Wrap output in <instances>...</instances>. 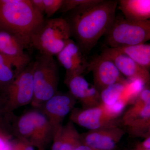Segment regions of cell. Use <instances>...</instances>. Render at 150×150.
I'll return each instance as SVG.
<instances>
[{
    "label": "cell",
    "mask_w": 150,
    "mask_h": 150,
    "mask_svg": "<svg viewBox=\"0 0 150 150\" xmlns=\"http://www.w3.org/2000/svg\"><path fill=\"white\" fill-rule=\"evenodd\" d=\"M16 117L13 112L8 110L4 94L0 91V130L13 136L12 125Z\"/></svg>",
    "instance_id": "7402d4cb"
},
{
    "label": "cell",
    "mask_w": 150,
    "mask_h": 150,
    "mask_svg": "<svg viewBox=\"0 0 150 150\" xmlns=\"http://www.w3.org/2000/svg\"><path fill=\"white\" fill-rule=\"evenodd\" d=\"M139 137H144L145 138L150 137V121L146 126L145 127L144 130L142 131Z\"/></svg>",
    "instance_id": "83f0119b"
},
{
    "label": "cell",
    "mask_w": 150,
    "mask_h": 150,
    "mask_svg": "<svg viewBox=\"0 0 150 150\" xmlns=\"http://www.w3.org/2000/svg\"><path fill=\"white\" fill-rule=\"evenodd\" d=\"M137 147L144 149H150V137L145 138V139L138 145Z\"/></svg>",
    "instance_id": "4316f807"
},
{
    "label": "cell",
    "mask_w": 150,
    "mask_h": 150,
    "mask_svg": "<svg viewBox=\"0 0 150 150\" xmlns=\"http://www.w3.org/2000/svg\"><path fill=\"white\" fill-rule=\"evenodd\" d=\"M71 112L70 121L89 131L119 123V117L101 104L90 108H74Z\"/></svg>",
    "instance_id": "ba28073f"
},
{
    "label": "cell",
    "mask_w": 150,
    "mask_h": 150,
    "mask_svg": "<svg viewBox=\"0 0 150 150\" xmlns=\"http://www.w3.org/2000/svg\"><path fill=\"white\" fill-rule=\"evenodd\" d=\"M45 20L30 0H0V30L16 35L26 48Z\"/></svg>",
    "instance_id": "7a4b0ae2"
},
{
    "label": "cell",
    "mask_w": 150,
    "mask_h": 150,
    "mask_svg": "<svg viewBox=\"0 0 150 150\" xmlns=\"http://www.w3.org/2000/svg\"><path fill=\"white\" fill-rule=\"evenodd\" d=\"M59 68L53 56L42 55L34 61V98L31 105L40 108L58 92Z\"/></svg>",
    "instance_id": "277c9868"
},
{
    "label": "cell",
    "mask_w": 150,
    "mask_h": 150,
    "mask_svg": "<svg viewBox=\"0 0 150 150\" xmlns=\"http://www.w3.org/2000/svg\"><path fill=\"white\" fill-rule=\"evenodd\" d=\"M38 150H44V149H38Z\"/></svg>",
    "instance_id": "1f68e13d"
},
{
    "label": "cell",
    "mask_w": 150,
    "mask_h": 150,
    "mask_svg": "<svg viewBox=\"0 0 150 150\" xmlns=\"http://www.w3.org/2000/svg\"><path fill=\"white\" fill-rule=\"evenodd\" d=\"M118 5L126 19L135 21L150 20V0H121Z\"/></svg>",
    "instance_id": "ac0fdd59"
},
{
    "label": "cell",
    "mask_w": 150,
    "mask_h": 150,
    "mask_svg": "<svg viewBox=\"0 0 150 150\" xmlns=\"http://www.w3.org/2000/svg\"><path fill=\"white\" fill-rule=\"evenodd\" d=\"M16 77L15 68L7 58L0 54V91H4Z\"/></svg>",
    "instance_id": "44dd1931"
},
{
    "label": "cell",
    "mask_w": 150,
    "mask_h": 150,
    "mask_svg": "<svg viewBox=\"0 0 150 150\" xmlns=\"http://www.w3.org/2000/svg\"><path fill=\"white\" fill-rule=\"evenodd\" d=\"M77 100L69 92L58 91L39 108L46 115L55 130L62 125L65 117L74 108Z\"/></svg>",
    "instance_id": "4fadbf2b"
},
{
    "label": "cell",
    "mask_w": 150,
    "mask_h": 150,
    "mask_svg": "<svg viewBox=\"0 0 150 150\" xmlns=\"http://www.w3.org/2000/svg\"><path fill=\"white\" fill-rule=\"evenodd\" d=\"M64 83L71 94L80 103L82 108H90L101 104L100 92L94 86L89 83L83 75L65 78Z\"/></svg>",
    "instance_id": "5bb4252c"
},
{
    "label": "cell",
    "mask_w": 150,
    "mask_h": 150,
    "mask_svg": "<svg viewBox=\"0 0 150 150\" xmlns=\"http://www.w3.org/2000/svg\"><path fill=\"white\" fill-rule=\"evenodd\" d=\"M100 55L112 61L118 71L127 79H138L150 86V74L148 69L140 66L131 57L115 48L107 47Z\"/></svg>",
    "instance_id": "7c38bea8"
},
{
    "label": "cell",
    "mask_w": 150,
    "mask_h": 150,
    "mask_svg": "<svg viewBox=\"0 0 150 150\" xmlns=\"http://www.w3.org/2000/svg\"><path fill=\"white\" fill-rule=\"evenodd\" d=\"M33 6L39 12L43 15L44 13V4L43 0H30Z\"/></svg>",
    "instance_id": "484cf974"
},
{
    "label": "cell",
    "mask_w": 150,
    "mask_h": 150,
    "mask_svg": "<svg viewBox=\"0 0 150 150\" xmlns=\"http://www.w3.org/2000/svg\"><path fill=\"white\" fill-rule=\"evenodd\" d=\"M105 35L110 48H123L145 43L150 40V20L135 21L115 17Z\"/></svg>",
    "instance_id": "5b68a950"
},
{
    "label": "cell",
    "mask_w": 150,
    "mask_h": 150,
    "mask_svg": "<svg viewBox=\"0 0 150 150\" xmlns=\"http://www.w3.org/2000/svg\"><path fill=\"white\" fill-rule=\"evenodd\" d=\"M33 69L34 61H32L17 76L8 88L2 91L10 112H13L19 108L32 103L34 94Z\"/></svg>",
    "instance_id": "8992f818"
},
{
    "label": "cell",
    "mask_w": 150,
    "mask_h": 150,
    "mask_svg": "<svg viewBox=\"0 0 150 150\" xmlns=\"http://www.w3.org/2000/svg\"><path fill=\"white\" fill-rule=\"evenodd\" d=\"M150 121V86H146L124 112L121 123L131 135L139 137Z\"/></svg>",
    "instance_id": "52a82bcc"
},
{
    "label": "cell",
    "mask_w": 150,
    "mask_h": 150,
    "mask_svg": "<svg viewBox=\"0 0 150 150\" xmlns=\"http://www.w3.org/2000/svg\"><path fill=\"white\" fill-rule=\"evenodd\" d=\"M11 150H20L19 149L18 147L15 144V143H12Z\"/></svg>",
    "instance_id": "f546056e"
},
{
    "label": "cell",
    "mask_w": 150,
    "mask_h": 150,
    "mask_svg": "<svg viewBox=\"0 0 150 150\" xmlns=\"http://www.w3.org/2000/svg\"><path fill=\"white\" fill-rule=\"evenodd\" d=\"M13 135L0 130V150H11Z\"/></svg>",
    "instance_id": "d4e9b609"
},
{
    "label": "cell",
    "mask_w": 150,
    "mask_h": 150,
    "mask_svg": "<svg viewBox=\"0 0 150 150\" xmlns=\"http://www.w3.org/2000/svg\"><path fill=\"white\" fill-rule=\"evenodd\" d=\"M125 133L118 123L81 134V140L94 150H114Z\"/></svg>",
    "instance_id": "9c48e42d"
},
{
    "label": "cell",
    "mask_w": 150,
    "mask_h": 150,
    "mask_svg": "<svg viewBox=\"0 0 150 150\" xmlns=\"http://www.w3.org/2000/svg\"><path fill=\"white\" fill-rule=\"evenodd\" d=\"M118 1L100 0L93 5L70 12L72 36L84 54L89 53L105 35L115 18Z\"/></svg>",
    "instance_id": "6da1fadb"
},
{
    "label": "cell",
    "mask_w": 150,
    "mask_h": 150,
    "mask_svg": "<svg viewBox=\"0 0 150 150\" xmlns=\"http://www.w3.org/2000/svg\"><path fill=\"white\" fill-rule=\"evenodd\" d=\"M115 49L129 56L142 67L147 69L150 67V43Z\"/></svg>",
    "instance_id": "ffe728a7"
},
{
    "label": "cell",
    "mask_w": 150,
    "mask_h": 150,
    "mask_svg": "<svg viewBox=\"0 0 150 150\" xmlns=\"http://www.w3.org/2000/svg\"><path fill=\"white\" fill-rule=\"evenodd\" d=\"M88 71L92 72L93 85L100 92L108 86L126 80L115 64L101 55L88 62Z\"/></svg>",
    "instance_id": "30bf717a"
},
{
    "label": "cell",
    "mask_w": 150,
    "mask_h": 150,
    "mask_svg": "<svg viewBox=\"0 0 150 150\" xmlns=\"http://www.w3.org/2000/svg\"><path fill=\"white\" fill-rule=\"evenodd\" d=\"M75 150H94L88 146L81 144Z\"/></svg>",
    "instance_id": "f1b7e54d"
},
{
    "label": "cell",
    "mask_w": 150,
    "mask_h": 150,
    "mask_svg": "<svg viewBox=\"0 0 150 150\" xmlns=\"http://www.w3.org/2000/svg\"><path fill=\"white\" fill-rule=\"evenodd\" d=\"M44 13L48 18L54 16L62 8L64 0H43Z\"/></svg>",
    "instance_id": "cb8c5ba5"
},
{
    "label": "cell",
    "mask_w": 150,
    "mask_h": 150,
    "mask_svg": "<svg viewBox=\"0 0 150 150\" xmlns=\"http://www.w3.org/2000/svg\"><path fill=\"white\" fill-rule=\"evenodd\" d=\"M136 150H150V149H141V148L137 147Z\"/></svg>",
    "instance_id": "4dcf8cb0"
},
{
    "label": "cell",
    "mask_w": 150,
    "mask_h": 150,
    "mask_svg": "<svg viewBox=\"0 0 150 150\" xmlns=\"http://www.w3.org/2000/svg\"><path fill=\"white\" fill-rule=\"evenodd\" d=\"M100 0H64L63 4L59 11L62 13L70 12L78 9L93 5Z\"/></svg>",
    "instance_id": "603a6c76"
},
{
    "label": "cell",
    "mask_w": 150,
    "mask_h": 150,
    "mask_svg": "<svg viewBox=\"0 0 150 150\" xmlns=\"http://www.w3.org/2000/svg\"><path fill=\"white\" fill-rule=\"evenodd\" d=\"M71 36V26L67 19L59 17L45 19L40 29L33 36L31 46L42 55L56 56Z\"/></svg>",
    "instance_id": "3957f363"
},
{
    "label": "cell",
    "mask_w": 150,
    "mask_h": 150,
    "mask_svg": "<svg viewBox=\"0 0 150 150\" xmlns=\"http://www.w3.org/2000/svg\"><path fill=\"white\" fill-rule=\"evenodd\" d=\"M26 48L23 41L16 35L0 30V54L12 63L16 76L31 62L30 56L25 51Z\"/></svg>",
    "instance_id": "8fae6325"
},
{
    "label": "cell",
    "mask_w": 150,
    "mask_h": 150,
    "mask_svg": "<svg viewBox=\"0 0 150 150\" xmlns=\"http://www.w3.org/2000/svg\"><path fill=\"white\" fill-rule=\"evenodd\" d=\"M59 64L66 70L65 78L83 75L88 71V62L79 45L71 39L56 55Z\"/></svg>",
    "instance_id": "9a60e30c"
},
{
    "label": "cell",
    "mask_w": 150,
    "mask_h": 150,
    "mask_svg": "<svg viewBox=\"0 0 150 150\" xmlns=\"http://www.w3.org/2000/svg\"><path fill=\"white\" fill-rule=\"evenodd\" d=\"M53 141L51 150H75L82 144L81 134L71 121L56 129Z\"/></svg>",
    "instance_id": "2e32d148"
},
{
    "label": "cell",
    "mask_w": 150,
    "mask_h": 150,
    "mask_svg": "<svg viewBox=\"0 0 150 150\" xmlns=\"http://www.w3.org/2000/svg\"><path fill=\"white\" fill-rule=\"evenodd\" d=\"M13 135L17 139L25 140L33 146L35 128L30 111L16 117L12 125Z\"/></svg>",
    "instance_id": "d6986e66"
},
{
    "label": "cell",
    "mask_w": 150,
    "mask_h": 150,
    "mask_svg": "<svg viewBox=\"0 0 150 150\" xmlns=\"http://www.w3.org/2000/svg\"><path fill=\"white\" fill-rule=\"evenodd\" d=\"M35 128L34 146L38 149H44L45 146L53 140L55 129L50 121L41 112L30 111Z\"/></svg>",
    "instance_id": "e0dca14e"
}]
</instances>
